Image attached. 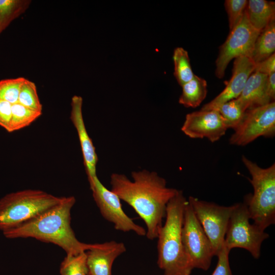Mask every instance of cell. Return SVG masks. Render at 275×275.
I'll list each match as a JSON object with an SVG mask.
<instances>
[{
    "mask_svg": "<svg viewBox=\"0 0 275 275\" xmlns=\"http://www.w3.org/2000/svg\"><path fill=\"white\" fill-rule=\"evenodd\" d=\"M246 0H226L225 7L228 16L230 30H232L241 20L246 5Z\"/></svg>",
    "mask_w": 275,
    "mask_h": 275,
    "instance_id": "27",
    "label": "cell"
},
{
    "mask_svg": "<svg viewBox=\"0 0 275 275\" xmlns=\"http://www.w3.org/2000/svg\"><path fill=\"white\" fill-rule=\"evenodd\" d=\"M88 275H91V274H90V273H89L88 272Z\"/></svg>",
    "mask_w": 275,
    "mask_h": 275,
    "instance_id": "32",
    "label": "cell"
},
{
    "mask_svg": "<svg viewBox=\"0 0 275 275\" xmlns=\"http://www.w3.org/2000/svg\"><path fill=\"white\" fill-rule=\"evenodd\" d=\"M254 71L268 75L275 71V54H271L265 60L256 64Z\"/></svg>",
    "mask_w": 275,
    "mask_h": 275,
    "instance_id": "30",
    "label": "cell"
},
{
    "mask_svg": "<svg viewBox=\"0 0 275 275\" xmlns=\"http://www.w3.org/2000/svg\"><path fill=\"white\" fill-rule=\"evenodd\" d=\"M255 67L256 64L250 57L236 58L233 64L231 78L226 84V87L213 99L204 105L201 110H215L224 103L237 99L241 94Z\"/></svg>",
    "mask_w": 275,
    "mask_h": 275,
    "instance_id": "13",
    "label": "cell"
},
{
    "mask_svg": "<svg viewBox=\"0 0 275 275\" xmlns=\"http://www.w3.org/2000/svg\"><path fill=\"white\" fill-rule=\"evenodd\" d=\"M90 184L94 201L102 216L114 224L115 229L124 232H133L140 236L146 235V230L136 224L122 208L121 200L95 177Z\"/></svg>",
    "mask_w": 275,
    "mask_h": 275,
    "instance_id": "11",
    "label": "cell"
},
{
    "mask_svg": "<svg viewBox=\"0 0 275 275\" xmlns=\"http://www.w3.org/2000/svg\"><path fill=\"white\" fill-rule=\"evenodd\" d=\"M250 219L244 202L234 204L224 245L229 251L235 248L246 250L254 258L258 259L260 256L262 243L269 235L254 223L251 224Z\"/></svg>",
    "mask_w": 275,
    "mask_h": 275,
    "instance_id": "6",
    "label": "cell"
},
{
    "mask_svg": "<svg viewBox=\"0 0 275 275\" xmlns=\"http://www.w3.org/2000/svg\"><path fill=\"white\" fill-rule=\"evenodd\" d=\"M245 11L250 24L260 33L275 18V4L266 0H249Z\"/></svg>",
    "mask_w": 275,
    "mask_h": 275,
    "instance_id": "17",
    "label": "cell"
},
{
    "mask_svg": "<svg viewBox=\"0 0 275 275\" xmlns=\"http://www.w3.org/2000/svg\"><path fill=\"white\" fill-rule=\"evenodd\" d=\"M242 161L250 173L254 193L245 196L250 218L265 230L275 223V164L262 168L242 155Z\"/></svg>",
    "mask_w": 275,
    "mask_h": 275,
    "instance_id": "5",
    "label": "cell"
},
{
    "mask_svg": "<svg viewBox=\"0 0 275 275\" xmlns=\"http://www.w3.org/2000/svg\"><path fill=\"white\" fill-rule=\"evenodd\" d=\"M23 1L0 0V34L22 12Z\"/></svg>",
    "mask_w": 275,
    "mask_h": 275,
    "instance_id": "25",
    "label": "cell"
},
{
    "mask_svg": "<svg viewBox=\"0 0 275 275\" xmlns=\"http://www.w3.org/2000/svg\"><path fill=\"white\" fill-rule=\"evenodd\" d=\"M187 200L183 191L178 190L168 202L165 223L157 238L159 267L164 275H190L194 267L184 249L182 228Z\"/></svg>",
    "mask_w": 275,
    "mask_h": 275,
    "instance_id": "3",
    "label": "cell"
},
{
    "mask_svg": "<svg viewBox=\"0 0 275 275\" xmlns=\"http://www.w3.org/2000/svg\"><path fill=\"white\" fill-rule=\"evenodd\" d=\"M275 50V18L260 33L255 41L251 56L257 64L274 53Z\"/></svg>",
    "mask_w": 275,
    "mask_h": 275,
    "instance_id": "18",
    "label": "cell"
},
{
    "mask_svg": "<svg viewBox=\"0 0 275 275\" xmlns=\"http://www.w3.org/2000/svg\"><path fill=\"white\" fill-rule=\"evenodd\" d=\"M230 251L224 246L217 255L216 266L211 275H233L229 263V254Z\"/></svg>",
    "mask_w": 275,
    "mask_h": 275,
    "instance_id": "28",
    "label": "cell"
},
{
    "mask_svg": "<svg viewBox=\"0 0 275 275\" xmlns=\"http://www.w3.org/2000/svg\"><path fill=\"white\" fill-rule=\"evenodd\" d=\"M215 110L224 119L228 129L233 130L238 125L245 112L237 99L224 103Z\"/></svg>",
    "mask_w": 275,
    "mask_h": 275,
    "instance_id": "22",
    "label": "cell"
},
{
    "mask_svg": "<svg viewBox=\"0 0 275 275\" xmlns=\"http://www.w3.org/2000/svg\"><path fill=\"white\" fill-rule=\"evenodd\" d=\"M131 177L132 180L124 174L113 173L111 190L132 207L145 223L146 236L153 240L162 226L167 204L178 189L168 187L166 180L155 172L134 171Z\"/></svg>",
    "mask_w": 275,
    "mask_h": 275,
    "instance_id": "1",
    "label": "cell"
},
{
    "mask_svg": "<svg viewBox=\"0 0 275 275\" xmlns=\"http://www.w3.org/2000/svg\"><path fill=\"white\" fill-rule=\"evenodd\" d=\"M18 102L31 109L42 111V105L37 94L36 85L27 79L21 87Z\"/></svg>",
    "mask_w": 275,
    "mask_h": 275,
    "instance_id": "24",
    "label": "cell"
},
{
    "mask_svg": "<svg viewBox=\"0 0 275 275\" xmlns=\"http://www.w3.org/2000/svg\"><path fill=\"white\" fill-rule=\"evenodd\" d=\"M60 272L61 275H88L86 252L74 255H67L62 262Z\"/></svg>",
    "mask_w": 275,
    "mask_h": 275,
    "instance_id": "23",
    "label": "cell"
},
{
    "mask_svg": "<svg viewBox=\"0 0 275 275\" xmlns=\"http://www.w3.org/2000/svg\"><path fill=\"white\" fill-rule=\"evenodd\" d=\"M182 88L179 103L186 107L195 108L199 106L206 97L207 82L196 75Z\"/></svg>",
    "mask_w": 275,
    "mask_h": 275,
    "instance_id": "19",
    "label": "cell"
},
{
    "mask_svg": "<svg viewBox=\"0 0 275 275\" xmlns=\"http://www.w3.org/2000/svg\"><path fill=\"white\" fill-rule=\"evenodd\" d=\"M126 251L125 244L121 242L112 240L94 243L86 252L89 273L91 275H112L114 261Z\"/></svg>",
    "mask_w": 275,
    "mask_h": 275,
    "instance_id": "15",
    "label": "cell"
},
{
    "mask_svg": "<svg viewBox=\"0 0 275 275\" xmlns=\"http://www.w3.org/2000/svg\"><path fill=\"white\" fill-rule=\"evenodd\" d=\"M173 59L174 64V75L182 87L190 81L194 76L190 63L188 52L182 47L176 48L173 52Z\"/></svg>",
    "mask_w": 275,
    "mask_h": 275,
    "instance_id": "21",
    "label": "cell"
},
{
    "mask_svg": "<svg viewBox=\"0 0 275 275\" xmlns=\"http://www.w3.org/2000/svg\"><path fill=\"white\" fill-rule=\"evenodd\" d=\"M12 114V104L6 101L0 100V126L8 129Z\"/></svg>",
    "mask_w": 275,
    "mask_h": 275,
    "instance_id": "29",
    "label": "cell"
},
{
    "mask_svg": "<svg viewBox=\"0 0 275 275\" xmlns=\"http://www.w3.org/2000/svg\"><path fill=\"white\" fill-rule=\"evenodd\" d=\"M267 76L254 71L248 78L241 94L237 98L245 111L273 102L267 93Z\"/></svg>",
    "mask_w": 275,
    "mask_h": 275,
    "instance_id": "16",
    "label": "cell"
},
{
    "mask_svg": "<svg viewBox=\"0 0 275 275\" xmlns=\"http://www.w3.org/2000/svg\"><path fill=\"white\" fill-rule=\"evenodd\" d=\"M24 77L6 79L0 81V100L11 104L18 102L21 87L25 81Z\"/></svg>",
    "mask_w": 275,
    "mask_h": 275,
    "instance_id": "26",
    "label": "cell"
},
{
    "mask_svg": "<svg viewBox=\"0 0 275 275\" xmlns=\"http://www.w3.org/2000/svg\"><path fill=\"white\" fill-rule=\"evenodd\" d=\"M82 98L74 95L71 99L70 119L75 127L78 136L82 154L84 164L89 184L97 177L96 166L98 156L92 140L87 131L84 121L82 106Z\"/></svg>",
    "mask_w": 275,
    "mask_h": 275,
    "instance_id": "14",
    "label": "cell"
},
{
    "mask_svg": "<svg viewBox=\"0 0 275 275\" xmlns=\"http://www.w3.org/2000/svg\"><path fill=\"white\" fill-rule=\"evenodd\" d=\"M181 129L190 138H206L214 143L225 134L228 128L217 111L200 110L187 114Z\"/></svg>",
    "mask_w": 275,
    "mask_h": 275,
    "instance_id": "12",
    "label": "cell"
},
{
    "mask_svg": "<svg viewBox=\"0 0 275 275\" xmlns=\"http://www.w3.org/2000/svg\"><path fill=\"white\" fill-rule=\"evenodd\" d=\"M182 239L194 268L208 270L214 256L213 249L188 200L184 209Z\"/></svg>",
    "mask_w": 275,
    "mask_h": 275,
    "instance_id": "8",
    "label": "cell"
},
{
    "mask_svg": "<svg viewBox=\"0 0 275 275\" xmlns=\"http://www.w3.org/2000/svg\"><path fill=\"white\" fill-rule=\"evenodd\" d=\"M75 202L74 196L64 197L59 205L31 221L4 232V235L9 239L33 238L52 243L63 249L67 255L86 252L94 244L78 240L71 226V210Z\"/></svg>",
    "mask_w": 275,
    "mask_h": 275,
    "instance_id": "2",
    "label": "cell"
},
{
    "mask_svg": "<svg viewBox=\"0 0 275 275\" xmlns=\"http://www.w3.org/2000/svg\"><path fill=\"white\" fill-rule=\"evenodd\" d=\"M42 114V112L31 109L18 102L12 104L11 118L7 130L12 132L32 124Z\"/></svg>",
    "mask_w": 275,
    "mask_h": 275,
    "instance_id": "20",
    "label": "cell"
},
{
    "mask_svg": "<svg viewBox=\"0 0 275 275\" xmlns=\"http://www.w3.org/2000/svg\"><path fill=\"white\" fill-rule=\"evenodd\" d=\"M217 256L224 246L225 236L234 205L221 206L190 196L187 199Z\"/></svg>",
    "mask_w": 275,
    "mask_h": 275,
    "instance_id": "7",
    "label": "cell"
},
{
    "mask_svg": "<svg viewBox=\"0 0 275 275\" xmlns=\"http://www.w3.org/2000/svg\"><path fill=\"white\" fill-rule=\"evenodd\" d=\"M267 93L271 100L274 101L275 98V72L267 76L266 80Z\"/></svg>",
    "mask_w": 275,
    "mask_h": 275,
    "instance_id": "31",
    "label": "cell"
},
{
    "mask_svg": "<svg viewBox=\"0 0 275 275\" xmlns=\"http://www.w3.org/2000/svg\"><path fill=\"white\" fill-rule=\"evenodd\" d=\"M259 34L249 23L244 11L241 20L230 31L227 39L219 47L215 63L217 77H224L226 69L232 59L240 57L251 58Z\"/></svg>",
    "mask_w": 275,
    "mask_h": 275,
    "instance_id": "10",
    "label": "cell"
},
{
    "mask_svg": "<svg viewBox=\"0 0 275 275\" xmlns=\"http://www.w3.org/2000/svg\"><path fill=\"white\" fill-rule=\"evenodd\" d=\"M229 139L231 145L244 146L260 136L273 137L275 134V102L245 111Z\"/></svg>",
    "mask_w": 275,
    "mask_h": 275,
    "instance_id": "9",
    "label": "cell"
},
{
    "mask_svg": "<svg viewBox=\"0 0 275 275\" xmlns=\"http://www.w3.org/2000/svg\"><path fill=\"white\" fill-rule=\"evenodd\" d=\"M64 198L36 189L6 195L0 199V230L4 232L35 219L60 204Z\"/></svg>",
    "mask_w": 275,
    "mask_h": 275,
    "instance_id": "4",
    "label": "cell"
}]
</instances>
